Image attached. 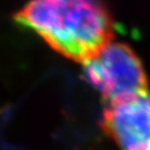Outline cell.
I'll return each mask as SVG.
<instances>
[{
    "label": "cell",
    "mask_w": 150,
    "mask_h": 150,
    "mask_svg": "<svg viewBox=\"0 0 150 150\" xmlns=\"http://www.w3.org/2000/svg\"><path fill=\"white\" fill-rule=\"evenodd\" d=\"M17 21L69 59L84 61L110 41V18L100 0H31Z\"/></svg>",
    "instance_id": "obj_1"
},
{
    "label": "cell",
    "mask_w": 150,
    "mask_h": 150,
    "mask_svg": "<svg viewBox=\"0 0 150 150\" xmlns=\"http://www.w3.org/2000/svg\"><path fill=\"white\" fill-rule=\"evenodd\" d=\"M82 73L110 102L144 91L145 74L139 57L123 43L108 41L82 61Z\"/></svg>",
    "instance_id": "obj_2"
},
{
    "label": "cell",
    "mask_w": 150,
    "mask_h": 150,
    "mask_svg": "<svg viewBox=\"0 0 150 150\" xmlns=\"http://www.w3.org/2000/svg\"><path fill=\"white\" fill-rule=\"evenodd\" d=\"M102 122L119 150H150V95L146 92L110 102Z\"/></svg>",
    "instance_id": "obj_3"
}]
</instances>
